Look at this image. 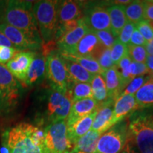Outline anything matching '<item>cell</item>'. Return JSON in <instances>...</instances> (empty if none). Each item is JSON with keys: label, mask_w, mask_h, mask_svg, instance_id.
Listing matches in <instances>:
<instances>
[{"label": "cell", "mask_w": 153, "mask_h": 153, "mask_svg": "<svg viewBox=\"0 0 153 153\" xmlns=\"http://www.w3.org/2000/svg\"><path fill=\"white\" fill-rule=\"evenodd\" d=\"M7 153H51L44 131L28 123H20L9 129L5 137Z\"/></svg>", "instance_id": "obj_1"}, {"label": "cell", "mask_w": 153, "mask_h": 153, "mask_svg": "<svg viewBox=\"0 0 153 153\" xmlns=\"http://www.w3.org/2000/svg\"><path fill=\"white\" fill-rule=\"evenodd\" d=\"M33 2L30 1H7L1 22L22 30L43 43L33 14Z\"/></svg>", "instance_id": "obj_2"}, {"label": "cell", "mask_w": 153, "mask_h": 153, "mask_svg": "<svg viewBox=\"0 0 153 153\" xmlns=\"http://www.w3.org/2000/svg\"><path fill=\"white\" fill-rule=\"evenodd\" d=\"M57 1L42 0L33 4V11L43 43L54 42L57 28Z\"/></svg>", "instance_id": "obj_3"}, {"label": "cell", "mask_w": 153, "mask_h": 153, "mask_svg": "<svg viewBox=\"0 0 153 153\" xmlns=\"http://www.w3.org/2000/svg\"><path fill=\"white\" fill-rule=\"evenodd\" d=\"M128 131L139 153H153V114L134 116L128 124Z\"/></svg>", "instance_id": "obj_4"}, {"label": "cell", "mask_w": 153, "mask_h": 153, "mask_svg": "<svg viewBox=\"0 0 153 153\" xmlns=\"http://www.w3.org/2000/svg\"><path fill=\"white\" fill-rule=\"evenodd\" d=\"M21 86L16 78L0 64V111L9 113L18 104L21 96Z\"/></svg>", "instance_id": "obj_5"}, {"label": "cell", "mask_w": 153, "mask_h": 153, "mask_svg": "<svg viewBox=\"0 0 153 153\" xmlns=\"http://www.w3.org/2000/svg\"><path fill=\"white\" fill-rule=\"evenodd\" d=\"M129 137L128 126L120 121L101 135L94 153H118Z\"/></svg>", "instance_id": "obj_6"}, {"label": "cell", "mask_w": 153, "mask_h": 153, "mask_svg": "<svg viewBox=\"0 0 153 153\" xmlns=\"http://www.w3.org/2000/svg\"><path fill=\"white\" fill-rule=\"evenodd\" d=\"M45 74L53 89L68 92L70 85V80L65 60L59 53L51 52L47 55Z\"/></svg>", "instance_id": "obj_7"}, {"label": "cell", "mask_w": 153, "mask_h": 153, "mask_svg": "<svg viewBox=\"0 0 153 153\" xmlns=\"http://www.w3.org/2000/svg\"><path fill=\"white\" fill-rule=\"evenodd\" d=\"M43 131L45 144L51 153H65L73 148L68 138L66 120L51 123Z\"/></svg>", "instance_id": "obj_8"}, {"label": "cell", "mask_w": 153, "mask_h": 153, "mask_svg": "<svg viewBox=\"0 0 153 153\" xmlns=\"http://www.w3.org/2000/svg\"><path fill=\"white\" fill-rule=\"evenodd\" d=\"M72 105V101L68 91L64 93L53 89L48 103V116L51 123L66 120Z\"/></svg>", "instance_id": "obj_9"}, {"label": "cell", "mask_w": 153, "mask_h": 153, "mask_svg": "<svg viewBox=\"0 0 153 153\" xmlns=\"http://www.w3.org/2000/svg\"><path fill=\"white\" fill-rule=\"evenodd\" d=\"M0 31L7 36L17 51H36L41 48L43 44L41 42L36 41L22 30L5 23L0 24Z\"/></svg>", "instance_id": "obj_10"}, {"label": "cell", "mask_w": 153, "mask_h": 153, "mask_svg": "<svg viewBox=\"0 0 153 153\" xmlns=\"http://www.w3.org/2000/svg\"><path fill=\"white\" fill-rule=\"evenodd\" d=\"M36 55L33 51H18L6 64V68L16 79L24 85L28 69Z\"/></svg>", "instance_id": "obj_11"}, {"label": "cell", "mask_w": 153, "mask_h": 153, "mask_svg": "<svg viewBox=\"0 0 153 153\" xmlns=\"http://www.w3.org/2000/svg\"><path fill=\"white\" fill-rule=\"evenodd\" d=\"M82 19L91 31L111 30L109 14L105 7L96 6L87 9Z\"/></svg>", "instance_id": "obj_12"}, {"label": "cell", "mask_w": 153, "mask_h": 153, "mask_svg": "<svg viewBox=\"0 0 153 153\" xmlns=\"http://www.w3.org/2000/svg\"><path fill=\"white\" fill-rule=\"evenodd\" d=\"M89 31L81 18L78 21V25L76 28L63 33L56 41L59 53L70 54L76 47L80 40Z\"/></svg>", "instance_id": "obj_13"}, {"label": "cell", "mask_w": 153, "mask_h": 153, "mask_svg": "<svg viewBox=\"0 0 153 153\" xmlns=\"http://www.w3.org/2000/svg\"><path fill=\"white\" fill-rule=\"evenodd\" d=\"M104 48H105L101 45L95 33L93 31L89 30L80 40L72 53H70V55L82 57H91L97 60Z\"/></svg>", "instance_id": "obj_14"}, {"label": "cell", "mask_w": 153, "mask_h": 153, "mask_svg": "<svg viewBox=\"0 0 153 153\" xmlns=\"http://www.w3.org/2000/svg\"><path fill=\"white\" fill-rule=\"evenodd\" d=\"M81 4L75 1H61L57 4V28L81 19ZM57 32V31H56Z\"/></svg>", "instance_id": "obj_15"}, {"label": "cell", "mask_w": 153, "mask_h": 153, "mask_svg": "<svg viewBox=\"0 0 153 153\" xmlns=\"http://www.w3.org/2000/svg\"><path fill=\"white\" fill-rule=\"evenodd\" d=\"M139 109L134 95L120 94L115 101L113 113V125L115 126L128 115Z\"/></svg>", "instance_id": "obj_16"}, {"label": "cell", "mask_w": 153, "mask_h": 153, "mask_svg": "<svg viewBox=\"0 0 153 153\" xmlns=\"http://www.w3.org/2000/svg\"><path fill=\"white\" fill-rule=\"evenodd\" d=\"M98 103L94 98L80 99L72 103L71 109L67 118V126L70 125L79 118L92 114L99 109Z\"/></svg>", "instance_id": "obj_17"}, {"label": "cell", "mask_w": 153, "mask_h": 153, "mask_svg": "<svg viewBox=\"0 0 153 153\" xmlns=\"http://www.w3.org/2000/svg\"><path fill=\"white\" fill-rule=\"evenodd\" d=\"M97 111L85 117L79 118V120H76L70 125L67 126L68 138L72 146L74 147V145L76 141L91 129V126L96 115L97 114Z\"/></svg>", "instance_id": "obj_18"}, {"label": "cell", "mask_w": 153, "mask_h": 153, "mask_svg": "<svg viewBox=\"0 0 153 153\" xmlns=\"http://www.w3.org/2000/svg\"><path fill=\"white\" fill-rule=\"evenodd\" d=\"M114 105L112 101H109L99 106L97 114L94 120L91 130L102 134L112 128Z\"/></svg>", "instance_id": "obj_19"}, {"label": "cell", "mask_w": 153, "mask_h": 153, "mask_svg": "<svg viewBox=\"0 0 153 153\" xmlns=\"http://www.w3.org/2000/svg\"><path fill=\"white\" fill-rule=\"evenodd\" d=\"M106 83L107 94L110 101L116 100L120 96L124 87L119 70L116 65L108 69L102 74Z\"/></svg>", "instance_id": "obj_20"}, {"label": "cell", "mask_w": 153, "mask_h": 153, "mask_svg": "<svg viewBox=\"0 0 153 153\" xmlns=\"http://www.w3.org/2000/svg\"><path fill=\"white\" fill-rule=\"evenodd\" d=\"M45 65H46V57L36 55L35 58L33 59L28 69L24 86L25 87L33 86L41 81L45 75Z\"/></svg>", "instance_id": "obj_21"}, {"label": "cell", "mask_w": 153, "mask_h": 153, "mask_svg": "<svg viewBox=\"0 0 153 153\" xmlns=\"http://www.w3.org/2000/svg\"><path fill=\"white\" fill-rule=\"evenodd\" d=\"M65 60L70 83H88L91 84L94 74H92L77 63L71 60Z\"/></svg>", "instance_id": "obj_22"}, {"label": "cell", "mask_w": 153, "mask_h": 153, "mask_svg": "<svg viewBox=\"0 0 153 153\" xmlns=\"http://www.w3.org/2000/svg\"><path fill=\"white\" fill-rule=\"evenodd\" d=\"M111 21V30L116 37L128 22L123 5L115 4L107 9Z\"/></svg>", "instance_id": "obj_23"}, {"label": "cell", "mask_w": 153, "mask_h": 153, "mask_svg": "<svg viewBox=\"0 0 153 153\" xmlns=\"http://www.w3.org/2000/svg\"><path fill=\"white\" fill-rule=\"evenodd\" d=\"M101 135V134L91 129L76 141L73 149L83 153H94Z\"/></svg>", "instance_id": "obj_24"}, {"label": "cell", "mask_w": 153, "mask_h": 153, "mask_svg": "<svg viewBox=\"0 0 153 153\" xmlns=\"http://www.w3.org/2000/svg\"><path fill=\"white\" fill-rule=\"evenodd\" d=\"M59 54L61 55V57L63 59L65 60H71L72 62H74L79 65H81L82 68H85L86 70L92 74H102L104 73L102 69L101 68L99 65V62L95 59L91 57H82V56H77L74 55H70V54H63V53H60Z\"/></svg>", "instance_id": "obj_25"}, {"label": "cell", "mask_w": 153, "mask_h": 153, "mask_svg": "<svg viewBox=\"0 0 153 153\" xmlns=\"http://www.w3.org/2000/svg\"><path fill=\"white\" fill-rule=\"evenodd\" d=\"M139 108L153 106V80L150 78L134 94Z\"/></svg>", "instance_id": "obj_26"}, {"label": "cell", "mask_w": 153, "mask_h": 153, "mask_svg": "<svg viewBox=\"0 0 153 153\" xmlns=\"http://www.w3.org/2000/svg\"><path fill=\"white\" fill-rule=\"evenodd\" d=\"M91 87L92 89L93 98L98 103L99 106L110 101L108 99L106 83L102 74H98L94 76L91 82Z\"/></svg>", "instance_id": "obj_27"}, {"label": "cell", "mask_w": 153, "mask_h": 153, "mask_svg": "<svg viewBox=\"0 0 153 153\" xmlns=\"http://www.w3.org/2000/svg\"><path fill=\"white\" fill-rule=\"evenodd\" d=\"M124 11L128 22L137 24L145 20L143 1H133L124 6Z\"/></svg>", "instance_id": "obj_28"}, {"label": "cell", "mask_w": 153, "mask_h": 153, "mask_svg": "<svg viewBox=\"0 0 153 153\" xmlns=\"http://www.w3.org/2000/svg\"><path fill=\"white\" fill-rule=\"evenodd\" d=\"M72 103L80 99L93 98V92L91 84L75 82L71 83L68 89Z\"/></svg>", "instance_id": "obj_29"}, {"label": "cell", "mask_w": 153, "mask_h": 153, "mask_svg": "<svg viewBox=\"0 0 153 153\" xmlns=\"http://www.w3.org/2000/svg\"><path fill=\"white\" fill-rule=\"evenodd\" d=\"M128 55V45L122 43L118 40H116L111 48V57L114 65H117L120 60Z\"/></svg>", "instance_id": "obj_30"}, {"label": "cell", "mask_w": 153, "mask_h": 153, "mask_svg": "<svg viewBox=\"0 0 153 153\" xmlns=\"http://www.w3.org/2000/svg\"><path fill=\"white\" fill-rule=\"evenodd\" d=\"M148 79H150V76H149V74L147 76L142 75L133 78V79L130 82L128 85L125 87L126 89H124L123 92H121L120 94L134 95L139 90L140 88L142 87Z\"/></svg>", "instance_id": "obj_31"}, {"label": "cell", "mask_w": 153, "mask_h": 153, "mask_svg": "<svg viewBox=\"0 0 153 153\" xmlns=\"http://www.w3.org/2000/svg\"><path fill=\"white\" fill-rule=\"evenodd\" d=\"M93 32L97 36L101 45L106 48H111L115 42L118 39L117 37L112 33L111 30H99V31Z\"/></svg>", "instance_id": "obj_32"}, {"label": "cell", "mask_w": 153, "mask_h": 153, "mask_svg": "<svg viewBox=\"0 0 153 153\" xmlns=\"http://www.w3.org/2000/svg\"><path fill=\"white\" fill-rule=\"evenodd\" d=\"M128 55L132 61L135 62L145 63L147 57V52L144 46H135V45H128Z\"/></svg>", "instance_id": "obj_33"}, {"label": "cell", "mask_w": 153, "mask_h": 153, "mask_svg": "<svg viewBox=\"0 0 153 153\" xmlns=\"http://www.w3.org/2000/svg\"><path fill=\"white\" fill-rule=\"evenodd\" d=\"M97 60L99 62V65H100L101 68L102 69L104 72L115 66L111 60V49L109 48H105L102 51V52L101 53L100 55H99Z\"/></svg>", "instance_id": "obj_34"}, {"label": "cell", "mask_w": 153, "mask_h": 153, "mask_svg": "<svg viewBox=\"0 0 153 153\" xmlns=\"http://www.w3.org/2000/svg\"><path fill=\"white\" fill-rule=\"evenodd\" d=\"M135 28H136L135 27V24L128 22L124 26L121 31H120L119 36H118V41L126 45H128L130 40H131V38Z\"/></svg>", "instance_id": "obj_35"}, {"label": "cell", "mask_w": 153, "mask_h": 153, "mask_svg": "<svg viewBox=\"0 0 153 153\" xmlns=\"http://www.w3.org/2000/svg\"><path fill=\"white\" fill-rule=\"evenodd\" d=\"M135 26L143 36V37L145 38L147 43L153 39V30L149 26L146 20H143L142 22L137 23V24H135Z\"/></svg>", "instance_id": "obj_36"}, {"label": "cell", "mask_w": 153, "mask_h": 153, "mask_svg": "<svg viewBox=\"0 0 153 153\" xmlns=\"http://www.w3.org/2000/svg\"><path fill=\"white\" fill-rule=\"evenodd\" d=\"M147 73H149V71L145 63L135 62L132 61L130 65V74L132 79L136 76L145 75Z\"/></svg>", "instance_id": "obj_37"}, {"label": "cell", "mask_w": 153, "mask_h": 153, "mask_svg": "<svg viewBox=\"0 0 153 153\" xmlns=\"http://www.w3.org/2000/svg\"><path fill=\"white\" fill-rule=\"evenodd\" d=\"M19 51L0 45V64H7Z\"/></svg>", "instance_id": "obj_38"}, {"label": "cell", "mask_w": 153, "mask_h": 153, "mask_svg": "<svg viewBox=\"0 0 153 153\" xmlns=\"http://www.w3.org/2000/svg\"><path fill=\"white\" fill-rule=\"evenodd\" d=\"M146 43L147 42L145 40V38L143 37V36L138 31V30L135 28L133 35L131 36V40H130L128 45H135V46H145Z\"/></svg>", "instance_id": "obj_39"}, {"label": "cell", "mask_w": 153, "mask_h": 153, "mask_svg": "<svg viewBox=\"0 0 153 153\" xmlns=\"http://www.w3.org/2000/svg\"><path fill=\"white\" fill-rule=\"evenodd\" d=\"M145 20L153 21V1H143Z\"/></svg>", "instance_id": "obj_40"}, {"label": "cell", "mask_w": 153, "mask_h": 153, "mask_svg": "<svg viewBox=\"0 0 153 153\" xmlns=\"http://www.w3.org/2000/svg\"><path fill=\"white\" fill-rule=\"evenodd\" d=\"M118 153H139L138 151L135 148V144H134L133 140H132L131 135L129 134V137L127 140L125 146L120 152Z\"/></svg>", "instance_id": "obj_41"}, {"label": "cell", "mask_w": 153, "mask_h": 153, "mask_svg": "<svg viewBox=\"0 0 153 153\" xmlns=\"http://www.w3.org/2000/svg\"><path fill=\"white\" fill-rule=\"evenodd\" d=\"M0 45L11 48H14L16 50L14 45L11 43V42L7 38V36H6L3 33H1V31H0Z\"/></svg>", "instance_id": "obj_42"}, {"label": "cell", "mask_w": 153, "mask_h": 153, "mask_svg": "<svg viewBox=\"0 0 153 153\" xmlns=\"http://www.w3.org/2000/svg\"><path fill=\"white\" fill-rule=\"evenodd\" d=\"M145 64L148 68L149 72L153 71V55H147Z\"/></svg>", "instance_id": "obj_43"}, {"label": "cell", "mask_w": 153, "mask_h": 153, "mask_svg": "<svg viewBox=\"0 0 153 153\" xmlns=\"http://www.w3.org/2000/svg\"><path fill=\"white\" fill-rule=\"evenodd\" d=\"M145 48L146 50L147 54L153 55V39L146 43Z\"/></svg>", "instance_id": "obj_44"}, {"label": "cell", "mask_w": 153, "mask_h": 153, "mask_svg": "<svg viewBox=\"0 0 153 153\" xmlns=\"http://www.w3.org/2000/svg\"><path fill=\"white\" fill-rule=\"evenodd\" d=\"M7 1H0V21H1V19H2L6 7H7Z\"/></svg>", "instance_id": "obj_45"}, {"label": "cell", "mask_w": 153, "mask_h": 153, "mask_svg": "<svg viewBox=\"0 0 153 153\" xmlns=\"http://www.w3.org/2000/svg\"><path fill=\"white\" fill-rule=\"evenodd\" d=\"M131 2V1H129V0H123V1H122V0H119V1H115L116 4H118V5L128 4H130Z\"/></svg>", "instance_id": "obj_46"}, {"label": "cell", "mask_w": 153, "mask_h": 153, "mask_svg": "<svg viewBox=\"0 0 153 153\" xmlns=\"http://www.w3.org/2000/svg\"><path fill=\"white\" fill-rule=\"evenodd\" d=\"M65 153H83V152H80V151H77V150H74V149L72 148V150H70L66 151V152H65Z\"/></svg>", "instance_id": "obj_47"}, {"label": "cell", "mask_w": 153, "mask_h": 153, "mask_svg": "<svg viewBox=\"0 0 153 153\" xmlns=\"http://www.w3.org/2000/svg\"><path fill=\"white\" fill-rule=\"evenodd\" d=\"M147 22H148L149 26H150L151 28H152V29L153 30V21H147Z\"/></svg>", "instance_id": "obj_48"}, {"label": "cell", "mask_w": 153, "mask_h": 153, "mask_svg": "<svg viewBox=\"0 0 153 153\" xmlns=\"http://www.w3.org/2000/svg\"><path fill=\"white\" fill-rule=\"evenodd\" d=\"M149 76H150V78L152 80H153V71L149 72Z\"/></svg>", "instance_id": "obj_49"}]
</instances>
